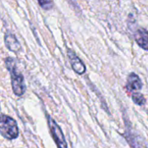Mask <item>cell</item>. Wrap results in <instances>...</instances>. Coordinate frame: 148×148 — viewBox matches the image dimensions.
<instances>
[{"instance_id":"5","label":"cell","mask_w":148,"mask_h":148,"mask_svg":"<svg viewBox=\"0 0 148 148\" xmlns=\"http://www.w3.org/2000/svg\"><path fill=\"white\" fill-rule=\"evenodd\" d=\"M124 137L132 148H148L145 140L139 135L131 131H127Z\"/></svg>"},{"instance_id":"8","label":"cell","mask_w":148,"mask_h":148,"mask_svg":"<svg viewBox=\"0 0 148 148\" xmlns=\"http://www.w3.org/2000/svg\"><path fill=\"white\" fill-rule=\"evenodd\" d=\"M4 40H5V44L10 50L14 51V52H16L19 50L21 46H20V43L18 42L17 39L16 38V36L14 35L10 34V33L6 34Z\"/></svg>"},{"instance_id":"4","label":"cell","mask_w":148,"mask_h":148,"mask_svg":"<svg viewBox=\"0 0 148 148\" xmlns=\"http://www.w3.org/2000/svg\"><path fill=\"white\" fill-rule=\"evenodd\" d=\"M68 55H69V58L71 66H72L73 69L75 70V72H76L78 75L84 74L86 71V66L83 63V62L75 55V53L72 49L68 50Z\"/></svg>"},{"instance_id":"9","label":"cell","mask_w":148,"mask_h":148,"mask_svg":"<svg viewBox=\"0 0 148 148\" xmlns=\"http://www.w3.org/2000/svg\"><path fill=\"white\" fill-rule=\"evenodd\" d=\"M132 99L135 104L140 105V106H142L146 103V99L143 96V95H141L140 93H137V92L133 93L132 94Z\"/></svg>"},{"instance_id":"3","label":"cell","mask_w":148,"mask_h":148,"mask_svg":"<svg viewBox=\"0 0 148 148\" xmlns=\"http://www.w3.org/2000/svg\"><path fill=\"white\" fill-rule=\"evenodd\" d=\"M47 118H48V124L49 127L51 135H52L55 142L56 143L58 148H68L65 137L63 135V133H62L61 127L50 116L48 115Z\"/></svg>"},{"instance_id":"2","label":"cell","mask_w":148,"mask_h":148,"mask_svg":"<svg viewBox=\"0 0 148 148\" xmlns=\"http://www.w3.org/2000/svg\"><path fill=\"white\" fill-rule=\"evenodd\" d=\"M0 131L2 136L7 140H14L17 138L19 134L16 121L5 114H2L1 116Z\"/></svg>"},{"instance_id":"7","label":"cell","mask_w":148,"mask_h":148,"mask_svg":"<svg viewBox=\"0 0 148 148\" xmlns=\"http://www.w3.org/2000/svg\"><path fill=\"white\" fill-rule=\"evenodd\" d=\"M135 40L140 48L148 50V31L143 29H139L135 33Z\"/></svg>"},{"instance_id":"1","label":"cell","mask_w":148,"mask_h":148,"mask_svg":"<svg viewBox=\"0 0 148 148\" xmlns=\"http://www.w3.org/2000/svg\"><path fill=\"white\" fill-rule=\"evenodd\" d=\"M6 67L10 74L11 78V86L12 90L14 94L17 96H22L26 90L25 83H24V78L21 72L18 71L16 62L13 58H7L5 60Z\"/></svg>"},{"instance_id":"10","label":"cell","mask_w":148,"mask_h":148,"mask_svg":"<svg viewBox=\"0 0 148 148\" xmlns=\"http://www.w3.org/2000/svg\"><path fill=\"white\" fill-rule=\"evenodd\" d=\"M40 6L44 10H50L53 7V2L51 0H37Z\"/></svg>"},{"instance_id":"6","label":"cell","mask_w":148,"mask_h":148,"mask_svg":"<svg viewBox=\"0 0 148 148\" xmlns=\"http://www.w3.org/2000/svg\"><path fill=\"white\" fill-rule=\"evenodd\" d=\"M142 88V82L140 78L134 73H131L127 77V89L129 92L135 93V91H139Z\"/></svg>"}]
</instances>
